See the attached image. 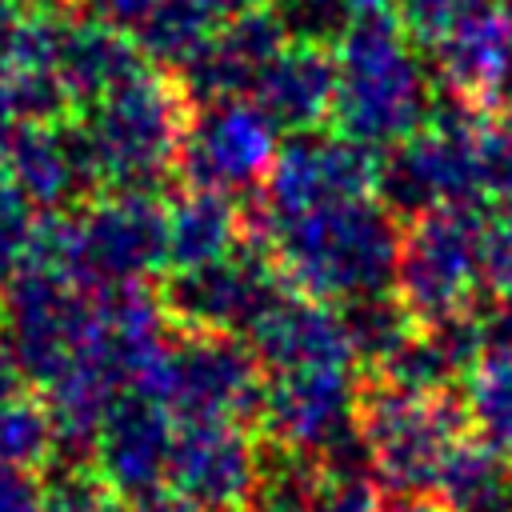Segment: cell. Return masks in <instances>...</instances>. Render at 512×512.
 Segmentation results:
<instances>
[{
  "instance_id": "1",
  "label": "cell",
  "mask_w": 512,
  "mask_h": 512,
  "mask_svg": "<svg viewBox=\"0 0 512 512\" xmlns=\"http://www.w3.org/2000/svg\"><path fill=\"white\" fill-rule=\"evenodd\" d=\"M244 224L252 240L272 252L284 284L312 300L352 304L396 284L404 232L396 228V216L372 196L284 220L244 216Z\"/></svg>"
},
{
  "instance_id": "2",
  "label": "cell",
  "mask_w": 512,
  "mask_h": 512,
  "mask_svg": "<svg viewBox=\"0 0 512 512\" xmlns=\"http://www.w3.org/2000/svg\"><path fill=\"white\" fill-rule=\"evenodd\" d=\"M336 52L332 132L376 152L396 148L432 120V84L412 36L396 12H364L352 20Z\"/></svg>"
},
{
  "instance_id": "3",
  "label": "cell",
  "mask_w": 512,
  "mask_h": 512,
  "mask_svg": "<svg viewBox=\"0 0 512 512\" xmlns=\"http://www.w3.org/2000/svg\"><path fill=\"white\" fill-rule=\"evenodd\" d=\"M28 264L56 268L92 296L144 288L168 268L164 204L156 192H108L76 212L40 216Z\"/></svg>"
},
{
  "instance_id": "4",
  "label": "cell",
  "mask_w": 512,
  "mask_h": 512,
  "mask_svg": "<svg viewBox=\"0 0 512 512\" xmlns=\"http://www.w3.org/2000/svg\"><path fill=\"white\" fill-rule=\"evenodd\" d=\"M356 428L372 480L400 500H420L436 492L448 452L468 436V416L448 388L408 392L376 376L360 388Z\"/></svg>"
},
{
  "instance_id": "5",
  "label": "cell",
  "mask_w": 512,
  "mask_h": 512,
  "mask_svg": "<svg viewBox=\"0 0 512 512\" xmlns=\"http://www.w3.org/2000/svg\"><path fill=\"white\" fill-rule=\"evenodd\" d=\"M80 124L104 188L156 192L176 168L180 136L188 124V96L164 72L144 68L128 84L88 104Z\"/></svg>"
},
{
  "instance_id": "6",
  "label": "cell",
  "mask_w": 512,
  "mask_h": 512,
  "mask_svg": "<svg viewBox=\"0 0 512 512\" xmlns=\"http://www.w3.org/2000/svg\"><path fill=\"white\" fill-rule=\"evenodd\" d=\"M488 116L468 104H440L432 120L388 148L376 164V192L392 216H424L456 204H484V140Z\"/></svg>"
},
{
  "instance_id": "7",
  "label": "cell",
  "mask_w": 512,
  "mask_h": 512,
  "mask_svg": "<svg viewBox=\"0 0 512 512\" xmlns=\"http://www.w3.org/2000/svg\"><path fill=\"white\" fill-rule=\"evenodd\" d=\"M480 204L436 208L408 220L396 260V300L408 308L416 328H432L480 300Z\"/></svg>"
},
{
  "instance_id": "8",
  "label": "cell",
  "mask_w": 512,
  "mask_h": 512,
  "mask_svg": "<svg viewBox=\"0 0 512 512\" xmlns=\"http://www.w3.org/2000/svg\"><path fill=\"white\" fill-rule=\"evenodd\" d=\"M264 368L252 348L224 332H184L168 336L156 364L144 372L140 388L160 396L168 412L184 420H244L260 412Z\"/></svg>"
},
{
  "instance_id": "9",
  "label": "cell",
  "mask_w": 512,
  "mask_h": 512,
  "mask_svg": "<svg viewBox=\"0 0 512 512\" xmlns=\"http://www.w3.org/2000/svg\"><path fill=\"white\" fill-rule=\"evenodd\" d=\"M92 324V292L56 268L24 264L0 296V344L24 380L48 388L80 356Z\"/></svg>"
},
{
  "instance_id": "10",
  "label": "cell",
  "mask_w": 512,
  "mask_h": 512,
  "mask_svg": "<svg viewBox=\"0 0 512 512\" xmlns=\"http://www.w3.org/2000/svg\"><path fill=\"white\" fill-rule=\"evenodd\" d=\"M284 288L288 284H284L272 252L260 240L244 236L240 248H232L228 256H220L212 264L168 272V280L160 288V304H164L168 320L180 324L184 332L244 336Z\"/></svg>"
},
{
  "instance_id": "11",
  "label": "cell",
  "mask_w": 512,
  "mask_h": 512,
  "mask_svg": "<svg viewBox=\"0 0 512 512\" xmlns=\"http://www.w3.org/2000/svg\"><path fill=\"white\" fill-rule=\"evenodd\" d=\"M372 188H376V156L340 132L324 136L316 128L280 144L248 216H260V220L304 216L316 208L360 200Z\"/></svg>"
},
{
  "instance_id": "12",
  "label": "cell",
  "mask_w": 512,
  "mask_h": 512,
  "mask_svg": "<svg viewBox=\"0 0 512 512\" xmlns=\"http://www.w3.org/2000/svg\"><path fill=\"white\" fill-rule=\"evenodd\" d=\"M264 468L260 444L240 420H176L168 492L196 512H252Z\"/></svg>"
},
{
  "instance_id": "13",
  "label": "cell",
  "mask_w": 512,
  "mask_h": 512,
  "mask_svg": "<svg viewBox=\"0 0 512 512\" xmlns=\"http://www.w3.org/2000/svg\"><path fill=\"white\" fill-rule=\"evenodd\" d=\"M356 408L360 384L352 380V368H296L264 380L256 416L284 452L328 460L360 444Z\"/></svg>"
},
{
  "instance_id": "14",
  "label": "cell",
  "mask_w": 512,
  "mask_h": 512,
  "mask_svg": "<svg viewBox=\"0 0 512 512\" xmlns=\"http://www.w3.org/2000/svg\"><path fill=\"white\" fill-rule=\"evenodd\" d=\"M280 132L252 100H212L188 112L176 168L184 188H208L232 196L236 188L264 184L276 152Z\"/></svg>"
},
{
  "instance_id": "15",
  "label": "cell",
  "mask_w": 512,
  "mask_h": 512,
  "mask_svg": "<svg viewBox=\"0 0 512 512\" xmlns=\"http://www.w3.org/2000/svg\"><path fill=\"white\" fill-rule=\"evenodd\" d=\"M176 440V416L160 396L132 384L124 388L92 444V464L116 500L140 504L168 488V456Z\"/></svg>"
},
{
  "instance_id": "16",
  "label": "cell",
  "mask_w": 512,
  "mask_h": 512,
  "mask_svg": "<svg viewBox=\"0 0 512 512\" xmlns=\"http://www.w3.org/2000/svg\"><path fill=\"white\" fill-rule=\"evenodd\" d=\"M8 180L44 216L76 212L104 184L80 120L32 124L8 156Z\"/></svg>"
},
{
  "instance_id": "17",
  "label": "cell",
  "mask_w": 512,
  "mask_h": 512,
  "mask_svg": "<svg viewBox=\"0 0 512 512\" xmlns=\"http://www.w3.org/2000/svg\"><path fill=\"white\" fill-rule=\"evenodd\" d=\"M244 344L260 360L264 376L296 368H348L356 360L340 308L296 288H284L260 312V320L244 332Z\"/></svg>"
},
{
  "instance_id": "18",
  "label": "cell",
  "mask_w": 512,
  "mask_h": 512,
  "mask_svg": "<svg viewBox=\"0 0 512 512\" xmlns=\"http://www.w3.org/2000/svg\"><path fill=\"white\" fill-rule=\"evenodd\" d=\"M288 44L284 28L276 24L272 8H252L220 24V32L204 44V52L176 72V84L184 88L188 104H212V100H248L260 72L280 56Z\"/></svg>"
},
{
  "instance_id": "19",
  "label": "cell",
  "mask_w": 512,
  "mask_h": 512,
  "mask_svg": "<svg viewBox=\"0 0 512 512\" xmlns=\"http://www.w3.org/2000/svg\"><path fill=\"white\" fill-rule=\"evenodd\" d=\"M432 68L448 100L476 112L512 100V28L504 12L476 8L444 40L432 44Z\"/></svg>"
},
{
  "instance_id": "20",
  "label": "cell",
  "mask_w": 512,
  "mask_h": 512,
  "mask_svg": "<svg viewBox=\"0 0 512 512\" xmlns=\"http://www.w3.org/2000/svg\"><path fill=\"white\" fill-rule=\"evenodd\" d=\"M144 72V56L136 40L92 16L88 8H60L56 16V76L72 104H96L112 88L128 84Z\"/></svg>"
},
{
  "instance_id": "21",
  "label": "cell",
  "mask_w": 512,
  "mask_h": 512,
  "mask_svg": "<svg viewBox=\"0 0 512 512\" xmlns=\"http://www.w3.org/2000/svg\"><path fill=\"white\" fill-rule=\"evenodd\" d=\"M280 136L316 132L332 120L336 100V52L316 44H284L280 56L260 72L248 96Z\"/></svg>"
},
{
  "instance_id": "22",
  "label": "cell",
  "mask_w": 512,
  "mask_h": 512,
  "mask_svg": "<svg viewBox=\"0 0 512 512\" xmlns=\"http://www.w3.org/2000/svg\"><path fill=\"white\" fill-rule=\"evenodd\" d=\"M164 224H168V268H200L232 248L244 244L248 224L232 196L208 192V188H180L172 200H164Z\"/></svg>"
},
{
  "instance_id": "23",
  "label": "cell",
  "mask_w": 512,
  "mask_h": 512,
  "mask_svg": "<svg viewBox=\"0 0 512 512\" xmlns=\"http://www.w3.org/2000/svg\"><path fill=\"white\" fill-rule=\"evenodd\" d=\"M432 496L440 512H512V456L464 436L448 452Z\"/></svg>"
},
{
  "instance_id": "24",
  "label": "cell",
  "mask_w": 512,
  "mask_h": 512,
  "mask_svg": "<svg viewBox=\"0 0 512 512\" xmlns=\"http://www.w3.org/2000/svg\"><path fill=\"white\" fill-rule=\"evenodd\" d=\"M220 24L224 12L216 8V0H156L148 16L136 24L132 40L144 60L180 72L204 52V44L220 32Z\"/></svg>"
},
{
  "instance_id": "25",
  "label": "cell",
  "mask_w": 512,
  "mask_h": 512,
  "mask_svg": "<svg viewBox=\"0 0 512 512\" xmlns=\"http://www.w3.org/2000/svg\"><path fill=\"white\" fill-rule=\"evenodd\" d=\"M460 404L476 440L512 456V356L508 352H484L464 372Z\"/></svg>"
},
{
  "instance_id": "26",
  "label": "cell",
  "mask_w": 512,
  "mask_h": 512,
  "mask_svg": "<svg viewBox=\"0 0 512 512\" xmlns=\"http://www.w3.org/2000/svg\"><path fill=\"white\" fill-rule=\"evenodd\" d=\"M344 316V328H348V340H352V356L368 360V364H384L408 336H412V316L408 308L396 300V292H380V296H364V300H352L340 308Z\"/></svg>"
},
{
  "instance_id": "27",
  "label": "cell",
  "mask_w": 512,
  "mask_h": 512,
  "mask_svg": "<svg viewBox=\"0 0 512 512\" xmlns=\"http://www.w3.org/2000/svg\"><path fill=\"white\" fill-rule=\"evenodd\" d=\"M56 452V428L44 400L12 396L0 404V468H36Z\"/></svg>"
},
{
  "instance_id": "28",
  "label": "cell",
  "mask_w": 512,
  "mask_h": 512,
  "mask_svg": "<svg viewBox=\"0 0 512 512\" xmlns=\"http://www.w3.org/2000/svg\"><path fill=\"white\" fill-rule=\"evenodd\" d=\"M268 8L292 44L316 48H336L356 20L348 0H268Z\"/></svg>"
},
{
  "instance_id": "29",
  "label": "cell",
  "mask_w": 512,
  "mask_h": 512,
  "mask_svg": "<svg viewBox=\"0 0 512 512\" xmlns=\"http://www.w3.org/2000/svg\"><path fill=\"white\" fill-rule=\"evenodd\" d=\"M304 512H384L380 484L372 480L368 468H324L320 464V476L312 484Z\"/></svg>"
},
{
  "instance_id": "30",
  "label": "cell",
  "mask_w": 512,
  "mask_h": 512,
  "mask_svg": "<svg viewBox=\"0 0 512 512\" xmlns=\"http://www.w3.org/2000/svg\"><path fill=\"white\" fill-rule=\"evenodd\" d=\"M36 208L28 204V196L0 176V284H8L32 256V240H36Z\"/></svg>"
},
{
  "instance_id": "31",
  "label": "cell",
  "mask_w": 512,
  "mask_h": 512,
  "mask_svg": "<svg viewBox=\"0 0 512 512\" xmlns=\"http://www.w3.org/2000/svg\"><path fill=\"white\" fill-rule=\"evenodd\" d=\"M476 8H484V0H392V12L412 36V44H428V48L444 40Z\"/></svg>"
},
{
  "instance_id": "32",
  "label": "cell",
  "mask_w": 512,
  "mask_h": 512,
  "mask_svg": "<svg viewBox=\"0 0 512 512\" xmlns=\"http://www.w3.org/2000/svg\"><path fill=\"white\" fill-rule=\"evenodd\" d=\"M480 284L488 296H512V212H488L484 216Z\"/></svg>"
},
{
  "instance_id": "33",
  "label": "cell",
  "mask_w": 512,
  "mask_h": 512,
  "mask_svg": "<svg viewBox=\"0 0 512 512\" xmlns=\"http://www.w3.org/2000/svg\"><path fill=\"white\" fill-rule=\"evenodd\" d=\"M484 160V200L496 204V212H512V124L488 120L480 140Z\"/></svg>"
},
{
  "instance_id": "34",
  "label": "cell",
  "mask_w": 512,
  "mask_h": 512,
  "mask_svg": "<svg viewBox=\"0 0 512 512\" xmlns=\"http://www.w3.org/2000/svg\"><path fill=\"white\" fill-rule=\"evenodd\" d=\"M476 320L484 336V352H508L512 356V296H480Z\"/></svg>"
},
{
  "instance_id": "35",
  "label": "cell",
  "mask_w": 512,
  "mask_h": 512,
  "mask_svg": "<svg viewBox=\"0 0 512 512\" xmlns=\"http://www.w3.org/2000/svg\"><path fill=\"white\" fill-rule=\"evenodd\" d=\"M0 512H44V480L32 468H0Z\"/></svg>"
},
{
  "instance_id": "36",
  "label": "cell",
  "mask_w": 512,
  "mask_h": 512,
  "mask_svg": "<svg viewBox=\"0 0 512 512\" xmlns=\"http://www.w3.org/2000/svg\"><path fill=\"white\" fill-rule=\"evenodd\" d=\"M32 128V116L16 92V84L8 80V72L0 68V164H8L12 148L20 144V136Z\"/></svg>"
},
{
  "instance_id": "37",
  "label": "cell",
  "mask_w": 512,
  "mask_h": 512,
  "mask_svg": "<svg viewBox=\"0 0 512 512\" xmlns=\"http://www.w3.org/2000/svg\"><path fill=\"white\" fill-rule=\"evenodd\" d=\"M88 4V12L92 16H100V20H108V24H116V28H124L128 36L136 32V24L148 16V8L156 4V0H84Z\"/></svg>"
},
{
  "instance_id": "38",
  "label": "cell",
  "mask_w": 512,
  "mask_h": 512,
  "mask_svg": "<svg viewBox=\"0 0 512 512\" xmlns=\"http://www.w3.org/2000/svg\"><path fill=\"white\" fill-rule=\"evenodd\" d=\"M40 8V0H0V52L20 32V24Z\"/></svg>"
},
{
  "instance_id": "39",
  "label": "cell",
  "mask_w": 512,
  "mask_h": 512,
  "mask_svg": "<svg viewBox=\"0 0 512 512\" xmlns=\"http://www.w3.org/2000/svg\"><path fill=\"white\" fill-rule=\"evenodd\" d=\"M132 512H196L192 504H184L176 492H156V496H148V500H140V504H132Z\"/></svg>"
},
{
  "instance_id": "40",
  "label": "cell",
  "mask_w": 512,
  "mask_h": 512,
  "mask_svg": "<svg viewBox=\"0 0 512 512\" xmlns=\"http://www.w3.org/2000/svg\"><path fill=\"white\" fill-rule=\"evenodd\" d=\"M20 384H24L20 368L12 364V356H8V352H4V344H0V404H4V400H12V396H20Z\"/></svg>"
},
{
  "instance_id": "41",
  "label": "cell",
  "mask_w": 512,
  "mask_h": 512,
  "mask_svg": "<svg viewBox=\"0 0 512 512\" xmlns=\"http://www.w3.org/2000/svg\"><path fill=\"white\" fill-rule=\"evenodd\" d=\"M348 4H352L356 16H364V12H388L392 8V0H348Z\"/></svg>"
},
{
  "instance_id": "42",
  "label": "cell",
  "mask_w": 512,
  "mask_h": 512,
  "mask_svg": "<svg viewBox=\"0 0 512 512\" xmlns=\"http://www.w3.org/2000/svg\"><path fill=\"white\" fill-rule=\"evenodd\" d=\"M388 512H440L436 504H424V500H400L396 508H388Z\"/></svg>"
},
{
  "instance_id": "43",
  "label": "cell",
  "mask_w": 512,
  "mask_h": 512,
  "mask_svg": "<svg viewBox=\"0 0 512 512\" xmlns=\"http://www.w3.org/2000/svg\"><path fill=\"white\" fill-rule=\"evenodd\" d=\"M500 12H504V20H508V28H512V0H504V8H500Z\"/></svg>"
},
{
  "instance_id": "44",
  "label": "cell",
  "mask_w": 512,
  "mask_h": 512,
  "mask_svg": "<svg viewBox=\"0 0 512 512\" xmlns=\"http://www.w3.org/2000/svg\"><path fill=\"white\" fill-rule=\"evenodd\" d=\"M252 512H276V508H264V504H256V508H252Z\"/></svg>"
}]
</instances>
